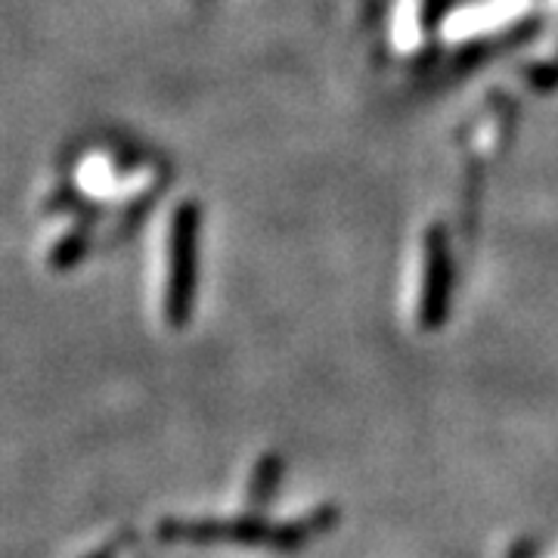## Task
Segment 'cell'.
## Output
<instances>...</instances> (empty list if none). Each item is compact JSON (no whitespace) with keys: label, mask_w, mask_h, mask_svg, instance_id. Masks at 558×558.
I'll return each instance as SVG.
<instances>
[{"label":"cell","mask_w":558,"mask_h":558,"mask_svg":"<svg viewBox=\"0 0 558 558\" xmlns=\"http://www.w3.org/2000/svg\"><path fill=\"white\" fill-rule=\"evenodd\" d=\"M202 208L193 199H180L165 220L161 240L159 307L168 329H183L193 314L196 274H199Z\"/></svg>","instance_id":"obj_1"},{"label":"cell","mask_w":558,"mask_h":558,"mask_svg":"<svg viewBox=\"0 0 558 558\" xmlns=\"http://www.w3.org/2000/svg\"><path fill=\"white\" fill-rule=\"evenodd\" d=\"M416 326L422 332H435L450 317L453 301V252L447 230L440 223L425 227L418 236V277H416Z\"/></svg>","instance_id":"obj_2"},{"label":"cell","mask_w":558,"mask_h":558,"mask_svg":"<svg viewBox=\"0 0 558 558\" xmlns=\"http://www.w3.org/2000/svg\"><path fill=\"white\" fill-rule=\"evenodd\" d=\"M329 524V515L319 509L311 519L295 524H274L264 527L258 519L240 521H205V524H168V537L174 539H227V543H267L270 549H295L307 537L319 534Z\"/></svg>","instance_id":"obj_3"},{"label":"cell","mask_w":558,"mask_h":558,"mask_svg":"<svg viewBox=\"0 0 558 558\" xmlns=\"http://www.w3.org/2000/svg\"><path fill=\"white\" fill-rule=\"evenodd\" d=\"M435 22V0H400L395 13V47L403 53H418Z\"/></svg>","instance_id":"obj_4"}]
</instances>
